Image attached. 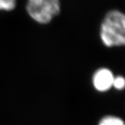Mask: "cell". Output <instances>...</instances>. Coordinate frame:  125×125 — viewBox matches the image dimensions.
Returning <instances> with one entry per match:
<instances>
[{
  "instance_id": "1",
  "label": "cell",
  "mask_w": 125,
  "mask_h": 125,
  "mask_svg": "<svg viewBox=\"0 0 125 125\" xmlns=\"http://www.w3.org/2000/svg\"><path fill=\"white\" fill-rule=\"evenodd\" d=\"M99 33L104 47H125V13L116 9L108 11L101 22Z\"/></svg>"
},
{
  "instance_id": "2",
  "label": "cell",
  "mask_w": 125,
  "mask_h": 125,
  "mask_svg": "<svg viewBox=\"0 0 125 125\" xmlns=\"http://www.w3.org/2000/svg\"><path fill=\"white\" fill-rule=\"evenodd\" d=\"M27 15L37 24L46 25L51 23L61 13V0H27Z\"/></svg>"
},
{
  "instance_id": "3",
  "label": "cell",
  "mask_w": 125,
  "mask_h": 125,
  "mask_svg": "<svg viewBox=\"0 0 125 125\" xmlns=\"http://www.w3.org/2000/svg\"><path fill=\"white\" fill-rule=\"evenodd\" d=\"M115 76L113 72L108 67H102L97 69L92 76L93 88L99 93H107L113 88Z\"/></svg>"
},
{
  "instance_id": "4",
  "label": "cell",
  "mask_w": 125,
  "mask_h": 125,
  "mask_svg": "<svg viewBox=\"0 0 125 125\" xmlns=\"http://www.w3.org/2000/svg\"><path fill=\"white\" fill-rule=\"evenodd\" d=\"M97 125H125V120L115 115H106L99 120Z\"/></svg>"
},
{
  "instance_id": "5",
  "label": "cell",
  "mask_w": 125,
  "mask_h": 125,
  "mask_svg": "<svg viewBox=\"0 0 125 125\" xmlns=\"http://www.w3.org/2000/svg\"><path fill=\"white\" fill-rule=\"evenodd\" d=\"M18 6V0H0V12H11Z\"/></svg>"
},
{
  "instance_id": "6",
  "label": "cell",
  "mask_w": 125,
  "mask_h": 125,
  "mask_svg": "<svg viewBox=\"0 0 125 125\" xmlns=\"http://www.w3.org/2000/svg\"><path fill=\"white\" fill-rule=\"evenodd\" d=\"M113 88L117 91H122L125 90V76L123 75H116L115 76Z\"/></svg>"
}]
</instances>
